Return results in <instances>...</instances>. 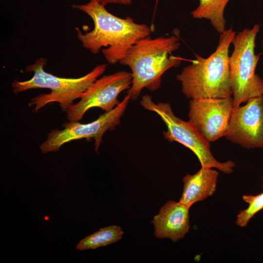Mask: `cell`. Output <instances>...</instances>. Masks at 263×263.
<instances>
[{
  "label": "cell",
  "mask_w": 263,
  "mask_h": 263,
  "mask_svg": "<svg viewBox=\"0 0 263 263\" xmlns=\"http://www.w3.org/2000/svg\"><path fill=\"white\" fill-rule=\"evenodd\" d=\"M72 7L87 14L94 23L93 30L85 34L76 28L77 37L82 46L94 54L107 47L102 49V52L110 64L119 62L133 45L151 34L147 24L135 23L130 17H116L96 0Z\"/></svg>",
  "instance_id": "obj_1"
},
{
  "label": "cell",
  "mask_w": 263,
  "mask_h": 263,
  "mask_svg": "<svg viewBox=\"0 0 263 263\" xmlns=\"http://www.w3.org/2000/svg\"><path fill=\"white\" fill-rule=\"evenodd\" d=\"M180 45V38L176 35L154 38L148 37L129 49L119 62L132 71V84L128 93L130 99H136L144 88L154 91L160 88L165 72L177 67L182 61L181 57L171 55Z\"/></svg>",
  "instance_id": "obj_2"
},
{
  "label": "cell",
  "mask_w": 263,
  "mask_h": 263,
  "mask_svg": "<svg viewBox=\"0 0 263 263\" xmlns=\"http://www.w3.org/2000/svg\"><path fill=\"white\" fill-rule=\"evenodd\" d=\"M235 35L232 28L225 30L220 34L213 53L207 58L196 54V59L177 75L182 92L187 98L231 96L229 48Z\"/></svg>",
  "instance_id": "obj_3"
},
{
  "label": "cell",
  "mask_w": 263,
  "mask_h": 263,
  "mask_svg": "<svg viewBox=\"0 0 263 263\" xmlns=\"http://www.w3.org/2000/svg\"><path fill=\"white\" fill-rule=\"evenodd\" d=\"M47 60L39 58L34 64L27 66L26 70L33 72L30 80L19 81L15 80L12 83L14 93L17 94L28 90L49 89V94H42L31 99L29 105L35 106L36 112L52 102H58L61 109L66 112L74 104L75 100L80 98L86 90L102 75L106 70L107 65L98 64L90 72L78 78L59 77L44 70Z\"/></svg>",
  "instance_id": "obj_4"
},
{
  "label": "cell",
  "mask_w": 263,
  "mask_h": 263,
  "mask_svg": "<svg viewBox=\"0 0 263 263\" xmlns=\"http://www.w3.org/2000/svg\"><path fill=\"white\" fill-rule=\"evenodd\" d=\"M260 25L245 28L235 35L234 50L229 57L233 109L250 98L263 95V79L255 73L260 55L255 52Z\"/></svg>",
  "instance_id": "obj_5"
},
{
  "label": "cell",
  "mask_w": 263,
  "mask_h": 263,
  "mask_svg": "<svg viewBox=\"0 0 263 263\" xmlns=\"http://www.w3.org/2000/svg\"><path fill=\"white\" fill-rule=\"evenodd\" d=\"M145 109L157 113L167 126L163 132L165 138L169 142H177L190 149L197 157L201 167L216 168L225 173H231L235 167L234 162L217 161L210 150V142L188 122L182 120L173 113L168 103H154L151 96L145 95L140 101Z\"/></svg>",
  "instance_id": "obj_6"
},
{
  "label": "cell",
  "mask_w": 263,
  "mask_h": 263,
  "mask_svg": "<svg viewBox=\"0 0 263 263\" xmlns=\"http://www.w3.org/2000/svg\"><path fill=\"white\" fill-rule=\"evenodd\" d=\"M130 99L127 94L114 109L105 112L91 123L82 124L78 121H69L63 125V130H52L48 134L46 140L40 145V150L44 154L56 152L63 145L71 141L93 138L95 150L97 151L105 132L120 124Z\"/></svg>",
  "instance_id": "obj_7"
},
{
  "label": "cell",
  "mask_w": 263,
  "mask_h": 263,
  "mask_svg": "<svg viewBox=\"0 0 263 263\" xmlns=\"http://www.w3.org/2000/svg\"><path fill=\"white\" fill-rule=\"evenodd\" d=\"M132 80V73L123 71L97 79L84 93L80 100L66 111L68 119L78 121L87 111L94 107L106 112L112 110L120 103L118 95L130 89Z\"/></svg>",
  "instance_id": "obj_8"
},
{
  "label": "cell",
  "mask_w": 263,
  "mask_h": 263,
  "mask_svg": "<svg viewBox=\"0 0 263 263\" xmlns=\"http://www.w3.org/2000/svg\"><path fill=\"white\" fill-rule=\"evenodd\" d=\"M233 111L231 96L190 99L188 121L207 140L213 142L225 136Z\"/></svg>",
  "instance_id": "obj_9"
},
{
  "label": "cell",
  "mask_w": 263,
  "mask_h": 263,
  "mask_svg": "<svg viewBox=\"0 0 263 263\" xmlns=\"http://www.w3.org/2000/svg\"><path fill=\"white\" fill-rule=\"evenodd\" d=\"M225 137L245 149L263 148V95L233 109Z\"/></svg>",
  "instance_id": "obj_10"
},
{
  "label": "cell",
  "mask_w": 263,
  "mask_h": 263,
  "mask_svg": "<svg viewBox=\"0 0 263 263\" xmlns=\"http://www.w3.org/2000/svg\"><path fill=\"white\" fill-rule=\"evenodd\" d=\"M189 208L174 201L166 203L151 221L154 236L173 242L182 239L190 228Z\"/></svg>",
  "instance_id": "obj_11"
},
{
  "label": "cell",
  "mask_w": 263,
  "mask_h": 263,
  "mask_svg": "<svg viewBox=\"0 0 263 263\" xmlns=\"http://www.w3.org/2000/svg\"><path fill=\"white\" fill-rule=\"evenodd\" d=\"M219 173L212 168L201 167L194 174L183 178L184 187L179 202L190 208L194 203L204 200L215 192Z\"/></svg>",
  "instance_id": "obj_12"
},
{
  "label": "cell",
  "mask_w": 263,
  "mask_h": 263,
  "mask_svg": "<svg viewBox=\"0 0 263 263\" xmlns=\"http://www.w3.org/2000/svg\"><path fill=\"white\" fill-rule=\"evenodd\" d=\"M230 0H199L198 6L191 12L194 19L210 21L213 27L220 34L225 30L224 10Z\"/></svg>",
  "instance_id": "obj_13"
},
{
  "label": "cell",
  "mask_w": 263,
  "mask_h": 263,
  "mask_svg": "<svg viewBox=\"0 0 263 263\" xmlns=\"http://www.w3.org/2000/svg\"><path fill=\"white\" fill-rule=\"evenodd\" d=\"M123 234L122 228L117 225L102 227L81 240L76 245V248L84 250L105 246L120 240Z\"/></svg>",
  "instance_id": "obj_14"
},
{
  "label": "cell",
  "mask_w": 263,
  "mask_h": 263,
  "mask_svg": "<svg viewBox=\"0 0 263 263\" xmlns=\"http://www.w3.org/2000/svg\"><path fill=\"white\" fill-rule=\"evenodd\" d=\"M243 199L248 206L246 209L238 213L236 223L239 226L245 227L250 219L263 209V192L256 195H244Z\"/></svg>",
  "instance_id": "obj_15"
},
{
  "label": "cell",
  "mask_w": 263,
  "mask_h": 263,
  "mask_svg": "<svg viewBox=\"0 0 263 263\" xmlns=\"http://www.w3.org/2000/svg\"><path fill=\"white\" fill-rule=\"evenodd\" d=\"M102 5L105 6L108 4H119L129 5L132 3V0H96Z\"/></svg>",
  "instance_id": "obj_16"
},
{
  "label": "cell",
  "mask_w": 263,
  "mask_h": 263,
  "mask_svg": "<svg viewBox=\"0 0 263 263\" xmlns=\"http://www.w3.org/2000/svg\"><path fill=\"white\" fill-rule=\"evenodd\" d=\"M261 46H262V47L263 49V40L262 41V42H261Z\"/></svg>",
  "instance_id": "obj_17"
},
{
  "label": "cell",
  "mask_w": 263,
  "mask_h": 263,
  "mask_svg": "<svg viewBox=\"0 0 263 263\" xmlns=\"http://www.w3.org/2000/svg\"></svg>",
  "instance_id": "obj_18"
}]
</instances>
